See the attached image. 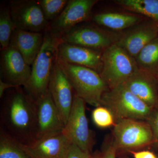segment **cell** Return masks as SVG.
<instances>
[{"label": "cell", "mask_w": 158, "mask_h": 158, "mask_svg": "<svg viewBox=\"0 0 158 158\" xmlns=\"http://www.w3.org/2000/svg\"><path fill=\"white\" fill-rule=\"evenodd\" d=\"M1 129L23 145L35 140L34 101L22 86L7 90L2 98Z\"/></svg>", "instance_id": "6da1fadb"}, {"label": "cell", "mask_w": 158, "mask_h": 158, "mask_svg": "<svg viewBox=\"0 0 158 158\" xmlns=\"http://www.w3.org/2000/svg\"><path fill=\"white\" fill-rule=\"evenodd\" d=\"M56 59L75 94L90 106L95 108L101 106L103 95L110 89L100 74L91 69Z\"/></svg>", "instance_id": "7a4b0ae2"}, {"label": "cell", "mask_w": 158, "mask_h": 158, "mask_svg": "<svg viewBox=\"0 0 158 158\" xmlns=\"http://www.w3.org/2000/svg\"><path fill=\"white\" fill-rule=\"evenodd\" d=\"M59 40L48 30L44 32L42 47L32 65L31 77L23 87L34 101L48 90Z\"/></svg>", "instance_id": "3957f363"}, {"label": "cell", "mask_w": 158, "mask_h": 158, "mask_svg": "<svg viewBox=\"0 0 158 158\" xmlns=\"http://www.w3.org/2000/svg\"><path fill=\"white\" fill-rule=\"evenodd\" d=\"M102 106L111 111L116 123L124 119L147 121L153 112V109L123 85L105 92L102 98Z\"/></svg>", "instance_id": "277c9868"}, {"label": "cell", "mask_w": 158, "mask_h": 158, "mask_svg": "<svg viewBox=\"0 0 158 158\" xmlns=\"http://www.w3.org/2000/svg\"><path fill=\"white\" fill-rule=\"evenodd\" d=\"M100 75L109 89L123 85L139 69L135 59L116 44L102 51Z\"/></svg>", "instance_id": "5b68a950"}, {"label": "cell", "mask_w": 158, "mask_h": 158, "mask_svg": "<svg viewBox=\"0 0 158 158\" xmlns=\"http://www.w3.org/2000/svg\"><path fill=\"white\" fill-rule=\"evenodd\" d=\"M113 142L117 151H128L153 144L152 131L146 122L124 119L117 122L113 130Z\"/></svg>", "instance_id": "8992f818"}, {"label": "cell", "mask_w": 158, "mask_h": 158, "mask_svg": "<svg viewBox=\"0 0 158 158\" xmlns=\"http://www.w3.org/2000/svg\"><path fill=\"white\" fill-rule=\"evenodd\" d=\"M85 103L75 94L72 107L63 131L71 144L90 154L94 144L93 136L88 127Z\"/></svg>", "instance_id": "52a82bcc"}, {"label": "cell", "mask_w": 158, "mask_h": 158, "mask_svg": "<svg viewBox=\"0 0 158 158\" xmlns=\"http://www.w3.org/2000/svg\"><path fill=\"white\" fill-rule=\"evenodd\" d=\"M9 7L15 29L39 33L48 30L50 23L37 1L11 0Z\"/></svg>", "instance_id": "ba28073f"}, {"label": "cell", "mask_w": 158, "mask_h": 158, "mask_svg": "<svg viewBox=\"0 0 158 158\" xmlns=\"http://www.w3.org/2000/svg\"><path fill=\"white\" fill-rule=\"evenodd\" d=\"M120 34L110 33L93 25H78L59 41L103 51L116 43Z\"/></svg>", "instance_id": "9c48e42d"}, {"label": "cell", "mask_w": 158, "mask_h": 158, "mask_svg": "<svg viewBox=\"0 0 158 158\" xmlns=\"http://www.w3.org/2000/svg\"><path fill=\"white\" fill-rule=\"evenodd\" d=\"M98 2L97 0H69L59 17L50 23L48 31L59 40L74 27L89 19Z\"/></svg>", "instance_id": "30bf717a"}, {"label": "cell", "mask_w": 158, "mask_h": 158, "mask_svg": "<svg viewBox=\"0 0 158 158\" xmlns=\"http://www.w3.org/2000/svg\"><path fill=\"white\" fill-rule=\"evenodd\" d=\"M35 140L50 133L63 130L65 124L49 90L34 101Z\"/></svg>", "instance_id": "8fae6325"}, {"label": "cell", "mask_w": 158, "mask_h": 158, "mask_svg": "<svg viewBox=\"0 0 158 158\" xmlns=\"http://www.w3.org/2000/svg\"><path fill=\"white\" fill-rule=\"evenodd\" d=\"M158 37V23L147 19L120 34L116 44L135 59L142 49Z\"/></svg>", "instance_id": "7c38bea8"}, {"label": "cell", "mask_w": 158, "mask_h": 158, "mask_svg": "<svg viewBox=\"0 0 158 158\" xmlns=\"http://www.w3.org/2000/svg\"><path fill=\"white\" fill-rule=\"evenodd\" d=\"M31 73L30 65L17 50L9 46L1 50L0 80L15 87H24Z\"/></svg>", "instance_id": "4fadbf2b"}, {"label": "cell", "mask_w": 158, "mask_h": 158, "mask_svg": "<svg viewBox=\"0 0 158 158\" xmlns=\"http://www.w3.org/2000/svg\"><path fill=\"white\" fill-rule=\"evenodd\" d=\"M48 90L65 126L73 104L75 92L56 59L54 62Z\"/></svg>", "instance_id": "5bb4252c"}, {"label": "cell", "mask_w": 158, "mask_h": 158, "mask_svg": "<svg viewBox=\"0 0 158 158\" xmlns=\"http://www.w3.org/2000/svg\"><path fill=\"white\" fill-rule=\"evenodd\" d=\"M71 143L63 130L36 139L24 148L31 158H66Z\"/></svg>", "instance_id": "9a60e30c"}, {"label": "cell", "mask_w": 158, "mask_h": 158, "mask_svg": "<svg viewBox=\"0 0 158 158\" xmlns=\"http://www.w3.org/2000/svg\"><path fill=\"white\" fill-rule=\"evenodd\" d=\"M102 51L59 40L56 57L69 64L91 69L100 74L102 68Z\"/></svg>", "instance_id": "2e32d148"}, {"label": "cell", "mask_w": 158, "mask_h": 158, "mask_svg": "<svg viewBox=\"0 0 158 158\" xmlns=\"http://www.w3.org/2000/svg\"><path fill=\"white\" fill-rule=\"evenodd\" d=\"M123 85L152 109L158 105V85L155 76L139 69Z\"/></svg>", "instance_id": "e0dca14e"}, {"label": "cell", "mask_w": 158, "mask_h": 158, "mask_svg": "<svg viewBox=\"0 0 158 158\" xmlns=\"http://www.w3.org/2000/svg\"><path fill=\"white\" fill-rule=\"evenodd\" d=\"M44 39V33L15 29L9 46L16 49L29 65H32L39 53Z\"/></svg>", "instance_id": "ac0fdd59"}, {"label": "cell", "mask_w": 158, "mask_h": 158, "mask_svg": "<svg viewBox=\"0 0 158 158\" xmlns=\"http://www.w3.org/2000/svg\"><path fill=\"white\" fill-rule=\"evenodd\" d=\"M147 19L136 14L112 12L98 13L93 17L97 24L115 31L127 30Z\"/></svg>", "instance_id": "d6986e66"}, {"label": "cell", "mask_w": 158, "mask_h": 158, "mask_svg": "<svg viewBox=\"0 0 158 158\" xmlns=\"http://www.w3.org/2000/svg\"><path fill=\"white\" fill-rule=\"evenodd\" d=\"M135 59L139 69L156 75L158 74V37L144 47Z\"/></svg>", "instance_id": "ffe728a7"}, {"label": "cell", "mask_w": 158, "mask_h": 158, "mask_svg": "<svg viewBox=\"0 0 158 158\" xmlns=\"http://www.w3.org/2000/svg\"><path fill=\"white\" fill-rule=\"evenodd\" d=\"M113 2L128 11L142 15L158 23V0H116Z\"/></svg>", "instance_id": "44dd1931"}, {"label": "cell", "mask_w": 158, "mask_h": 158, "mask_svg": "<svg viewBox=\"0 0 158 158\" xmlns=\"http://www.w3.org/2000/svg\"><path fill=\"white\" fill-rule=\"evenodd\" d=\"M0 158H31L23 145L0 130Z\"/></svg>", "instance_id": "7402d4cb"}, {"label": "cell", "mask_w": 158, "mask_h": 158, "mask_svg": "<svg viewBox=\"0 0 158 158\" xmlns=\"http://www.w3.org/2000/svg\"><path fill=\"white\" fill-rule=\"evenodd\" d=\"M15 29L9 6H2L0 9L1 50L9 47L11 35Z\"/></svg>", "instance_id": "603a6c76"}, {"label": "cell", "mask_w": 158, "mask_h": 158, "mask_svg": "<svg viewBox=\"0 0 158 158\" xmlns=\"http://www.w3.org/2000/svg\"><path fill=\"white\" fill-rule=\"evenodd\" d=\"M47 20L50 23L57 18L66 7L68 0H38Z\"/></svg>", "instance_id": "cb8c5ba5"}, {"label": "cell", "mask_w": 158, "mask_h": 158, "mask_svg": "<svg viewBox=\"0 0 158 158\" xmlns=\"http://www.w3.org/2000/svg\"><path fill=\"white\" fill-rule=\"evenodd\" d=\"M92 118L94 124L101 128L114 126L116 124L113 114L109 109L103 106L97 107L93 110Z\"/></svg>", "instance_id": "d4e9b609"}, {"label": "cell", "mask_w": 158, "mask_h": 158, "mask_svg": "<svg viewBox=\"0 0 158 158\" xmlns=\"http://www.w3.org/2000/svg\"><path fill=\"white\" fill-rule=\"evenodd\" d=\"M117 149L113 140L103 148L101 151L91 155V158H116Z\"/></svg>", "instance_id": "484cf974"}, {"label": "cell", "mask_w": 158, "mask_h": 158, "mask_svg": "<svg viewBox=\"0 0 158 158\" xmlns=\"http://www.w3.org/2000/svg\"><path fill=\"white\" fill-rule=\"evenodd\" d=\"M152 131L153 142V144L158 148V110L152 112L147 120Z\"/></svg>", "instance_id": "4316f807"}, {"label": "cell", "mask_w": 158, "mask_h": 158, "mask_svg": "<svg viewBox=\"0 0 158 158\" xmlns=\"http://www.w3.org/2000/svg\"><path fill=\"white\" fill-rule=\"evenodd\" d=\"M66 158H91L90 153L85 152L75 144H71L69 148Z\"/></svg>", "instance_id": "83f0119b"}, {"label": "cell", "mask_w": 158, "mask_h": 158, "mask_svg": "<svg viewBox=\"0 0 158 158\" xmlns=\"http://www.w3.org/2000/svg\"><path fill=\"white\" fill-rule=\"evenodd\" d=\"M129 152L133 155L134 158H158L154 153L149 151H130Z\"/></svg>", "instance_id": "f1b7e54d"}, {"label": "cell", "mask_w": 158, "mask_h": 158, "mask_svg": "<svg viewBox=\"0 0 158 158\" xmlns=\"http://www.w3.org/2000/svg\"><path fill=\"white\" fill-rule=\"evenodd\" d=\"M14 87H16L0 80V98H2L3 97L6 90Z\"/></svg>", "instance_id": "f546056e"}, {"label": "cell", "mask_w": 158, "mask_h": 158, "mask_svg": "<svg viewBox=\"0 0 158 158\" xmlns=\"http://www.w3.org/2000/svg\"><path fill=\"white\" fill-rule=\"evenodd\" d=\"M155 76L156 77V78L157 81L158 85V74H157Z\"/></svg>", "instance_id": "4dcf8cb0"}]
</instances>
